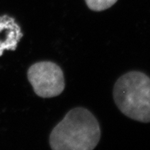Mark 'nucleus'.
I'll list each match as a JSON object with an SVG mask.
<instances>
[{
	"instance_id": "2",
	"label": "nucleus",
	"mask_w": 150,
	"mask_h": 150,
	"mask_svg": "<svg viewBox=\"0 0 150 150\" xmlns=\"http://www.w3.org/2000/svg\"><path fill=\"white\" fill-rule=\"evenodd\" d=\"M113 99L125 115L140 122H150V77L139 71H131L116 81Z\"/></svg>"
},
{
	"instance_id": "3",
	"label": "nucleus",
	"mask_w": 150,
	"mask_h": 150,
	"mask_svg": "<svg viewBox=\"0 0 150 150\" xmlns=\"http://www.w3.org/2000/svg\"><path fill=\"white\" fill-rule=\"evenodd\" d=\"M27 78L38 97L52 98L63 93L65 87L61 67L52 61L35 63L27 71Z\"/></svg>"
},
{
	"instance_id": "4",
	"label": "nucleus",
	"mask_w": 150,
	"mask_h": 150,
	"mask_svg": "<svg viewBox=\"0 0 150 150\" xmlns=\"http://www.w3.org/2000/svg\"><path fill=\"white\" fill-rule=\"evenodd\" d=\"M22 37L21 28L13 18L0 17V56L5 51H15Z\"/></svg>"
},
{
	"instance_id": "1",
	"label": "nucleus",
	"mask_w": 150,
	"mask_h": 150,
	"mask_svg": "<svg viewBox=\"0 0 150 150\" xmlns=\"http://www.w3.org/2000/svg\"><path fill=\"white\" fill-rule=\"evenodd\" d=\"M100 138V126L95 115L87 108L76 107L52 129L49 142L53 150H93Z\"/></svg>"
},
{
	"instance_id": "5",
	"label": "nucleus",
	"mask_w": 150,
	"mask_h": 150,
	"mask_svg": "<svg viewBox=\"0 0 150 150\" xmlns=\"http://www.w3.org/2000/svg\"><path fill=\"white\" fill-rule=\"evenodd\" d=\"M88 8L93 11H102L110 8L117 0H85Z\"/></svg>"
}]
</instances>
